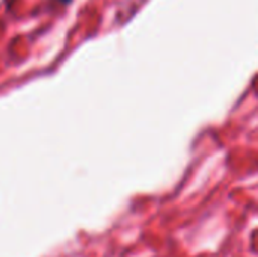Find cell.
Returning <instances> with one entry per match:
<instances>
[{
    "instance_id": "6da1fadb",
    "label": "cell",
    "mask_w": 258,
    "mask_h": 257,
    "mask_svg": "<svg viewBox=\"0 0 258 257\" xmlns=\"http://www.w3.org/2000/svg\"><path fill=\"white\" fill-rule=\"evenodd\" d=\"M60 2H62V3H70L71 0H60Z\"/></svg>"
}]
</instances>
